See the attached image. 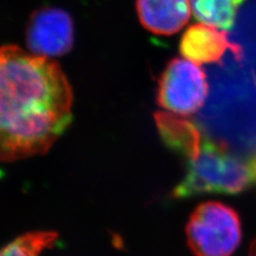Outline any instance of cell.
<instances>
[{
    "label": "cell",
    "instance_id": "cell-2",
    "mask_svg": "<svg viewBox=\"0 0 256 256\" xmlns=\"http://www.w3.org/2000/svg\"><path fill=\"white\" fill-rule=\"evenodd\" d=\"M254 186L246 162L212 141L202 144L198 156L189 162L182 180L172 191L176 200L210 194H239Z\"/></svg>",
    "mask_w": 256,
    "mask_h": 256
},
{
    "label": "cell",
    "instance_id": "cell-8",
    "mask_svg": "<svg viewBox=\"0 0 256 256\" xmlns=\"http://www.w3.org/2000/svg\"><path fill=\"white\" fill-rule=\"evenodd\" d=\"M155 121L164 143L174 153L186 158L188 162L198 156L202 148V138L194 124L164 112L155 114Z\"/></svg>",
    "mask_w": 256,
    "mask_h": 256
},
{
    "label": "cell",
    "instance_id": "cell-9",
    "mask_svg": "<svg viewBox=\"0 0 256 256\" xmlns=\"http://www.w3.org/2000/svg\"><path fill=\"white\" fill-rule=\"evenodd\" d=\"M244 0H190L196 18L207 25L228 30L233 27L237 10Z\"/></svg>",
    "mask_w": 256,
    "mask_h": 256
},
{
    "label": "cell",
    "instance_id": "cell-6",
    "mask_svg": "<svg viewBox=\"0 0 256 256\" xmlns=\"http://www.w3.org/2000/svg\"><path fill=\"white\" fill-rule=\"evenodd\" d=\"M180 50L184 58L196 64L219 62L230 50L237 57H242V50L236 44H232L222 29L204 22L191 26L182 38Z\"/></svg>",
    "mask_w": 256,
    "mask_h": 256
},
{
    "label": "cell",
    "instance_id": "cell-4",
    "mask_svg": "<svg viewBox=\"0 0 256 256\" xmlns=\"http://www.w3.org/2000/svg\"><path fill=\"white\" fill-rule=\"evenodd\" d=\"M206 75L188 59L172 60L159 80L157 102L168 111L188 116L201 108L207 98Z\"/></svg>",
    "mask_w": 256,
    "mask_h": 256
},
{
    "label": "cell",
    "instance_id": "cell-12",
    "mask_svg": "<svg viewBox=\"0 0 256 256\" xmlns=\"http://www.w3.org/2000/svg\"><path fill=\"white\" fill-rule=\"evenodd\" d=\"M248 255H249V256H256V238L251 242Z\"/></svg>",
    "mask_w": 256,
    "mask_h": 256
},
{
    "label": "cell",
    "instance_id": "cell-11",
    "mask_svg": "<svg viewBox=\"0 0 256 256\" xmlns=\"http://www.w3.org/2000/svg\"><path fill=\"white\" fill-rule=\"evenodd\" d=\"M246 164H248V166H249L254 185H256V153L249 159V162Z\"/></svg>",
    "mask_w": 256,
    "mask_h": 256
},
{
    "label": "cell",
    "instance_id": "cell-3",
    "mask_svg": "<svg viewBox=\"0 0 256 256\" xmlns=\"http://www.w3.org/2000/svg\"><path fill=\"white\" fill-rule=\"evenodd\" d=\"M186 236L194 256H230L242 242V220L233 207L218 201L204 202L190 214Z\"/></svg>",
    "mask_w": 256,
    "mask_h": 256
},
{
    "label": "cell",
    "instance_id": "cell-1",
    "mask_svg": "<svg viewBox=\"0 0 256 256\" xmlns=\"http://www.w3.org/2000/svg\"><path fill=\"white\" fill-rule=\"evenodd\" d=\"M73 100L57 61L0 46V162L47 153L72 123Z\"/></svg>",
    "mask_w": 256,
    "mask_h": 256
},
{
    "label": "cell",
    "instance_id": "cell-5",
    "mask_svg": "<svg viewBox=\"0 0 256 256\" xmlns=\"http://www.w3.org/2000/svg\"><path fill=\"white\" fill-rule=\"evenodd\" d=\"M26 41L30 52L47 58L68 54L74 45V24L68 12L56 8L36 11L29 20Z\"/></svg>",
    "mask_w": 256,
    "mask_h": 256
},
{
    "label": "cell",
    "instance_id": "cell-7",
    "mask_svg": "<svg viewBox=\"0 0 256 256\" xmlns=\"http://www.w3.org/2000/svg\"><path fill=\"white\" fill-rule=\"evenodd\" d=\"M190 0H137V13L143 27L155 34L171 36L188 22Z\"/></svg>",
    "mask_w": 256,
    "mask_h": 256
},
{
    "label": "cell",
    "instance_id": "cell-10",
    "mask_svg": "<svg viewBox=\"0 0 256 256\" xmlns=\"http://www.w3.org/2000/svg\"><path fill=\"white\" fill-rule=\"evenodd\" d=\"M58 240L54 232H31L14 239L0 250V256H40Z\"/></svg>",
    "mask_w": 256,
    "mask_h": 256
}]
</instances>
